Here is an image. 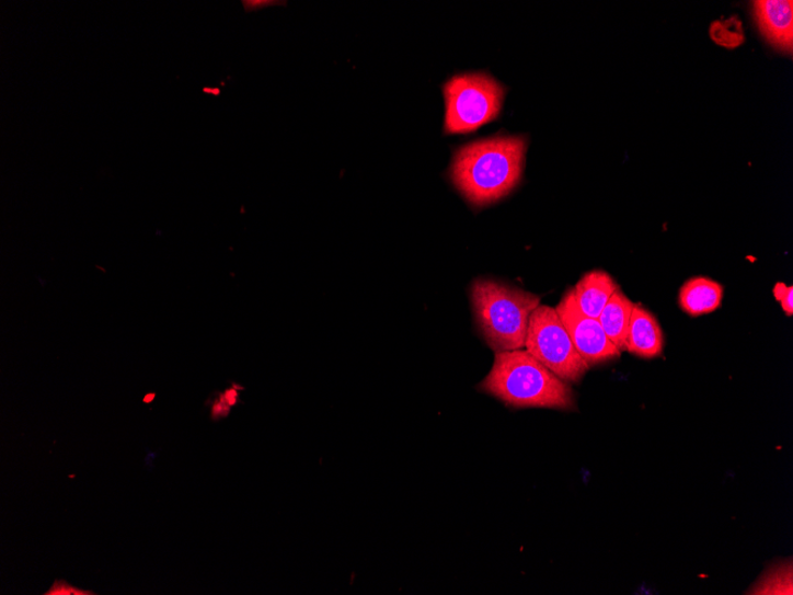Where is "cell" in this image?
Masks as SVG:
<instances>
[{
	"label": "cell",
	"mask_w": 793,
	"mask_h": 595,
	"mask_svg": "<svg viewBox=\"0 0 793 595\" xmlns=\"http://www.w3.org/2000/svg\"><path fill=\"white\" fill-rule=\"evenodd\" d=\"M526 151L527 139L519 136L474 141L457 151L450 179L472 205L497 203L520 182Z\"/></svg>",
	"instance_id": "cell-1"
},
{
	"label": "cell",
	"mask_w": 793,
	"mask_h": 595,
	"mask_svg": "<svg viewBox=\"0 0 793 595\" xmlns=\"http://www.w3.org/2000/svg\"><path fill=\"white\" fill-rule=\"evenodd\" d=\"M479 390L517 409L545 408L563 412L576 409L570 382L522 348L495 353L491 371L480 382Z\"/></svg>",
	"instance_id": "cell-2"
},
{
	"label": "cell",
	"mask_w": 793,
	"mask_h": 595,
	"mask_svg": "<svg viewBox=\"0 0 793 595\" xmlns=\"http://www.w3.org/2000/svg\"><path fill=\"white\" fill-rule=\"evenodd\" d=\"M476 328L495 353L526 347L529 320L541 297L506 283L480 278L471 288Z\"/></svg>",
	"instance_id": "cell-3"
},
{
	"label": "cell",
	"mask_w": 793,
	"mask_h": 595,
	"mask_svg": "<svg viewBox=\"0 0 793 595\" xmlns=\"http://www.w3.org/2000/svg\"><path fill=\"white\" fill-rule=\"evenodd\" d=\"M446 134H469L498 117L504 89L487 75H462L444 87Z\"/></svg>",
	"instance_id": "cell-4"
},
{
	"label": "cell",
	"mask_w": 793,
	"mask_h": 595,
	"mask_svg": "<svg viewBox=\"0 0 793 595\" xmlns=\"http://www.w3.org/2000/svg\"><path fill=\"white\" fill-rule=\"evenodd\" d=\"M526 350L562 380L574 385L588 364L579 356L555 308L540 305L529 320Z\"/></svg>",
	"instance_id": "cell-5"
},
{
	"label": "cell",
	"mask_w": 793,
	"mask_h": 595,
	"mask_svg": "<svg viewBox=\"0 0 793 595\" xmlns=\"http://www.w3.org/2000/svg\"><path fill=\"white\" fill-rule=\"evenodd\" d=\"M555 309L576 351L589 367L620 358L621 352L608 339L599 320L587 317L579 309L573 288L565 291Z\"/></svg>",
	"instance_id": "cell-6"
},
{
	"label": "cell",
	"mask_w": 793,
	"mask_h": 595,
	"mask_svg": "<svg viewBox=\"0 0 793 595\" xmlns=\"http://www.w3.org/2000/svg\"><path fill=\"white\" fill-rule=\"evenodd\" d=\"M759 30L775 48L792 52L793 3L782 0H760L755 3Z\"/></svg>",
	"instance_id": "cell-7"
},
{
	"label": "cell",
	"mask_w": 793,
	"mask_h": 595,
	"mask_svg": "<svg viewBox=\"0 0 793 595\" xmlns=\"http://www.w3.org/2000/svg\"><path fill=\"white\" fill-rule=\"evenodd\" d=\"M625 351L644 359L662 356L664 334L656 317L641 305H634Z\"/></svg>",
	"instance_id": "cell-8"
},
{
	"label": "cell",
	"mask_w": 793,
	"mask_h": 595,
	"mask_svg": "<svg viewBox=\"0 0 793 595\" xmlns=\"http://www.w3.org/2000/svg\"><path fill=\"white\" fill-rule=\"evenodd\" d=\"M724 300V287L708 277L688 279L678 294V305L690 317L713 313Z\"/></svg>",
	"instance_id": "cell-9"
},
{
	"label": "cell",
	"mask_w": 793,
	"mask_h": 595,
	"mask_svg": "<svg viewBox=\"0 0 793 595\" xmlns=\"http://www.w3.org/2000/svg\"><path fill=\"white\" fill-rule=\"evenodd\" d=\"M616 279L602 271L587 273L576 283L574 297L577 306L593 319H599L606 304L619 289Z\"/></svg>",
	"instance_id": "cell-10"
},
{
	"label": "cell",
	"mask_w": 793,
	"mask_h": 595,
	"mask_svg": "<svg viewBox=\"0 0 793 595\" xmlns=\"http://www.w3.org/2000/svg\"><path fill=\"white\" fill-rule=\"evenodd\" d=\"M634 305L619 288L606 304L598 319L606 335L620 352L625 351Z\"/></svg>",
	"instance_id": "cell-11"
},
{
	"label": "cell",
	"mask_w": 793,
	"mask_h": 595,
	"mask_svg": "<svg viewBox=\"0 0 793 595\" xmlns=\"http://www.w3.org/2000/svg\"><path fill=\"white\" fill-rule=\"evenodd\" d=\"M792 563L774 565L747 594H793Z\"/></svg>",
	"instance_id": "cell-12"
},
{
	"label": "cell",
	"mask_w": 793,
	"mask_h": 595,
	"mask_svg": "<svg viewBox=\"0 0 793 595\" xmlns=\"http://www.w3.org/2000/svg\"><path fill=\"white\" fill-rule=\"evenodd\" d=\"M712 36L717 44L726 47L738 46L743 41V33L742 31H738V27H734V30H731L728 34L727 22H724V24H714L712 27Z\"/></svg>",
	"instance_id": "cell-13"
},
{
	"label": "cell",
	"mask_w": 793,
	"mask_h": 595,
	"mask_svg": "<svg viewBox=\"0 0 793 595\" xmlns=\"http://www.w3.org/2000/svg\"><path fill=\"white\" fill-rule=\"evenodd\" d=\"M773 294L775 300L781 302L784 313L791 318L793 314V288L786 287L784 283H777Z\"/></svg>",
	"instance_id": "cell-14"
},
{
	"label": "cell",
	"mask_w": 793,
	"mask_h": 595,
	"mask_svg": "<svg viewBox=\"0 0 793 595\" xmlns=\"http://www.w3.org/2000/svg\"><path fill=\"white\" fill-rule=\"evenodd\" d=\"M92 591H83L70 585L65 580H55L53 586L45 595H95Z\"/></svg>",
	"instance_id": "cell-15"
},
{
	"label": "cell",
	"mask_w": 793,
	"mask_h": 595,
	"mask_svg": "<svg viewBox=\"0 0 793 595\" xmlns=\"http://www.w3.org/2000/svg\"><path fill=\"white\" fill-rule=\"evenodd\" d=\"M156 393L151 392L145 397V403H151L154 400Z\"/></svg>",
	"instance_id": "cell-16"
}]
</instances>
